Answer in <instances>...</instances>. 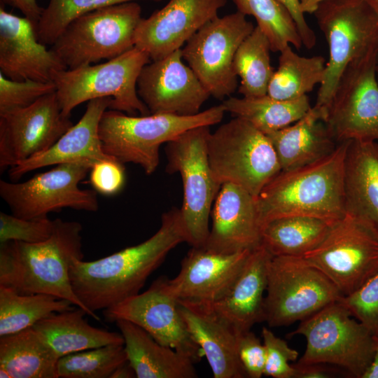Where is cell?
I'll return each instance as SVG.
<instances>
[{"mask_svg":"<svg viewBox=\"0 0 378 378\" xmlns=\"http://www.w3.org/2000/svg\"><path fill=\"white\" fill-rule=\"evenodd\" d=\"M188 241L180 209L161 216L158 231L150 238L93 261L74 260L69 276L73 290L93 318L95 314L139 293L149 276L176 246Z\"/></svg>","mask_w":378,"mask_h":378,"instance_id":"1","label":"cell"},{"mask_svg":"<svg viewBox=\"0 0 378 378\" xmlns=\"http://www.w3.org/2000/svg\"><path fill=\"white\" fill-rule=\"evenodd\" d=\"M53 220L52 232L45 241L1 244L0 286L20 294L43 293L67 300L92 316L75 294L69 276L72 262L84 258L82 224L61 218Z\"/></svg>","mask_w":378,"mask_h":378,"instance_id":"2","label":"cell"},{"mask_svg":"<svg viewBox=\"0 0 378 378\" xmlns=\"http://www.w3.org/2000/svg\"><path fill=\"white\" fill-rule=\"evenodd\" d=\"M349 141L340 142L328 155L307 165L281 171L255 198L259 221L300 216L330 225L346 214L344 162Z\"/></svg>","mask_w":378,"mask_h":378,"instance_id":"3","label":"cell"},{"mask_svg":"<svg viewBox=\"0 0 378 378\" xmlns=\"http://www.w3.org/2000/svg\"><path fill=\"white\" fill-rule=\"evenodd\" d=\"M225 113L222 104L188 116L165 113L136 116L108 108L100 120L99 134L106 155L122 164H137L150 175L159 165L162 144L190 129L216 125Z\"/></svg>","mask_w":378,"mask_h":378,"instance_id":"4","label":"cell"},{"mask_svg":"<svg viewBox=\"0 0 378 378\" xmlns=\"http://www.w3.org/2000/svg\"><path fill=\"white\" fill-rule=\"evenodd\" d=\"M302 5L304 11L313 12L328 47L324 78L314 106L326 119L345 69L378 44V10L369 0H307Z\"/></svg>","mask_w":378,"mask_h":378,"instance_id":"5","label":"cell"},{"mask_svg":"<svg viewBox=\"0 0 378 378\" xmlns=\"http://www.w3.org/2000/svg\"><path fill=\"white\" fill-rule=\"evenodd\" d=\"M148 55L136 48L98 64H87L57 72L52 82L64 115L70 117L79 104L94 99L111 97L110 109L129 115H148L139 97L137 80Z\"/></svg>","mask_w":378,"mask_h":378,"instance_id":"6","label":"cell"},{"mask_svg":"<svg viewBox=\"0 0 378 378\" xmlns=\"http://www.w3.org/2000/svg\"><path fill=\"white\" fill-rule=\"evenodd\" d=\"M207 150L216 181L241 186L255 198L281 172L267 135L240 118L234 117L211 132Z\"/></svg>","mask_w":378,"mask_h":378,"instance_id":"7","label":"cell"},{"mask_svg":"<svg viewBox=\"0 0 378 378\" xmlns=\"http://www.w3.org/2000/svg\"><path fill=\"white\" fill-rule=\"evenodd\" d=\"M306 340L298 365L325 363L344 370L352 377L362 378L371 363L374 335L338 301L300 321L288 337Z\"/></svg>","mask_w":378,"mask_h":378,"instance_id":"8","label":"cell"},{"mask_svg":"<svg viewBox=\"0 0 378 378\" xmlns=\"http://www.w3.org/2000/svg\"><path fill=\"white\" fill-rule=\"evenodd\" d=\"M141 14L136 1L90 12L70 23L50 49L67 69L111 59L134 47Z\"/></svg>","mask_w":378,"mask_h":378,"instance_id":"9","label":"cell"},{"mask_svg":"<svg viewBox=\"0 0 378 378\" xmlns=\"http://www.w3.org/2000/svg\"><path fill=\"white\" fill-rule=\"evenodd\" d=\"M342 296L335 284L302 256L272 255L267 267L264 321L270 327L287 326Z\"/></svg>","mask_w":378,"mask_h":378,"instance_id":"10","label":"cell"},{"mask_svg":"<svg viewBox=\"0 0 378 378\" xmlns=\"http://www.w3.org/2000/svg\"><path fill=\"white\" fill-rule=\"evenodd\" d=\"M210 126L190 129L167 142L166 172L181 177L183 198L180 209L188 241L204 247L208 239L211 207L221 185L212 174L207 144Z\"/></svg>","mask_w":378,"mask_h":378,"instance_id":"11","label":"cell"},{"mask_svg":"<svg viewBox=\"0 0 378 378\" xmlns=\"http://www.w3.org/2000/svg\"><path fill=\"white\" fill-rule=\"evenodd\" d=\"M302 257L322 272L343 296L348 295L378 271V232L346 213L331 225L323 241Z\"/></svg>","mask_w":378,"mask_h":378,"instance_id":"12","label":"cell"},{"mask_svg":"<svg viewBox=\"0 0 378 378\" xmlns=\"http://www.w3.org/2000/svg\"><path fill=\"white\" fill-rule=\"evenodd\" d=\"M378 44L351 62L336 86L324 120L339 144L378 142Z\"/></svg>","mask_w":378,"mask_h":378,"instance_id":"13","label":"cell"},{"mask_svg":"<svg viewBox=\"0 0 378 378\" xmlns=\"http://www.w3.org/2000/svg\"><path fill=\"white\" fill-rule=\"evenodd\" d=\"M91 168L81 163L60 164L24 182L1 180L0 197L13 215L25 219L48 217L64 208L95 212L97 192L79 186Z\"/></svg>","mask_w":378,"mask_h":378,"instance_id":"14","label":"cell"},{"mask_svg":"<svg viewBox=\"0 0 378 378\" xmlns=\"http://www.w3.org/2000/svg\"><path fill=\"white\" fill-rule=\"evenodd\" d=\"M255 27L237 11L216 16L202 26L181 48L183 60L211 96L223 100L238 86L233 69L236 52Z\"/></svg>","mask_w":378,"mask_h":378,"instance_id":"15","label":"cell"},{"mask_svg":"<svg viewBox=\"0 0 378 378\" xmlns=\"http://www.w3.org/2000/svg\"><path fill=\"white\" fill-rule=\"evenodd\" d=\"M73 125L55 92L0 113L1 172L48 150Z\"/></svg>","mask_w":378,"mask_h":378,"instance_id":"16","label":"cell"},{"mask_svg":"<svg viewBox=\"0 0 378 378\" xmlns=\"http://www.w3.org/2000/svg\"><path fill=\"white\" fill-rule=\"evenodd\" d=\"M103 314L108 322L124 319L134 323L158 343L188 356L195 363L204 356L188 332L178 300L169 291L165 276L157 279L144 293L104 309Z\"/></svg>","mask_w":378,"mask_h":378,"instance_id":"17","label":"cell"},{"mask_svg":"<svg viewBox=\"0 0 378 378\" xmlns=\"http://www.w3.org/2000/svg\"><path fill=\"white\" fill-rule=\"evenodd\" d=\"M137 92L150 113L183 116L200 113L211 96L183 62L181 49L146 64L137 80Z\"/></svg>","mask_w":378,"mask_h":378,"instance_id":"18","label":"cell"},{"mask_svg":"<svg viewBox=\"0 0 378 378\" xmlns=\"http://www.w3.org/2000/svg\"><path fill=\"white\" fill-rule=\"evenodd\" d=\"M227 0H169L148 18H141L134 34V46L151 61L181 49L206 22L218 16Z\"/></svg>","mask_w":378,"mask_h":378,"instance_id":"19","label":"cell"},{"mask_svg":"<svg viewBox=\"0 0 378 378\" xmlns=\"http://www.w3.org/2000/svg\"><path fill=\"white\" fill-rule=\"evenodd\" d=\"M251 251L220 253L192 246L182 260L176 276L167 279L168 288L181 301L217 302L230 291Z\"/></svg>","mask_w":378,"mask_h":378,"instance_id":"20","label":"cell"},{"mask_svg":"<svg viewBox=\"0 0 378 378\" xmlns=\"http://www.w3.org/2000/svg\"><path fill=\"white\" fill-rule=\"evenodd\" d=\"M57 55L41 43L36 24L0 7V73L14 80L52 82L66 69Z\"/></svg>","mask_w":378,"mask_h":378,"instance_id":"21","label":"cell"},{"mask_svg":"<svg viewBox=\"0 0 378 378\" xmlns=\"http://www.w3.org/2000/svg\"><path fill=\"white\" fill-rule=\"evenodd\" d=\"M212 225L204 248L220 253L252 251L261 246L255 198L237 185H221L211 210Z\"/></svg>","mask_w":378,"mask_h":378,"instance_id":"22","label":"cell"},{"mask_svg":"<svg viewBox=\"0 0 378 378\" xmlns=\"http://www.w3.org/2000/svg\"><path fill=\"white\" fill-rule=\"evenodd\" d=\"M111 102V97L89 101L78 122L50 148L10 168V179L17 181L26 174L45 167L81 163L92 167L101 160L113 158L104 152L99 134L100 120Z\"/></svg>","mask_w":378,"mask_h":378,"instance_id":"23","label":"cell"},{"mask_svg":"<svg viewBox=\"0 0 378 378\" xmlns=\"http://www.w3.org/2000/svg\"><path fill=\"white\" fill-rule=\"evenodd\" d=\"M186 327L202 349L214 378L247 377L240 362L238 335L206 304L178 300Z\"/></svg>","mask_w":378,"mask_h":378,"instance_id":"24","label":"cell"},{"mask_svg":"<svg viewBox=\"0 0 378 378\" xmlns=\"http://www.w3.org/2000/svg\"><path fill=\"white\" fill-rule=\"evenodd\" d=\"M272 257L262 244L252 250L230 291L218 301L205 304L238 335L264 321L267 267Z\"/></svg>","mask_w":378,"mask_h":378,"instance_id":"25","label":"cell"},{"mask_svg":"<svg viewBox=\"0 0 378 378\" xmlns=\"http://www.w3.org/2000/svg\"><path fill=\"white\" fill-rule=\"evenodd\" d=\"M344 189L346 213L378 232V142L349 141Z\"/></svg>","mask_w":378,"mask_h":378,"instance_id":"26","label":"cell"},{"mask_svg":"<svg viewBox=\"0 0 378 378\" xmlns=\"http://www.w3.org/2000/svg\"><path fill=\"white\" fill-rule=\"evenodd\" d=\"M323 113L314 106L300 119L267 135L281 171L313 163L332 153L337 143L331 136Z\"/></svg>","mask_w":378,"mask_h":378,"instance_id":"27","label":"cell"},{"mask_svg":"<svg viewBox=\"0 0 378 378\" xmlns=\"http://www.w3.org/2000/svg\"><path fill=\"white\" fill-rule=\"evenodd\" d=\"M124 338L129 363L137 378H196L195 363L163 346L139 326L124 319L115 321Z\"/></svg>","mask_w":378,"mask_h":378,"instance_id":"28","label":"cell"},{"mask_svg":"<svg viewBox=\"0 0 378 378\" xmlns=\"http://www.w3.org/2000/svg\"><path fill=\"white\" fill-rule=\"evenodd\" d=\"M85 310L76 307L54 313L32 328L59 358L108 344H124L121 333L92 326L84 316Z\"/></svg>","mask_w":378,"mask_h":378,"instance_id":"29","label":"cell"},{"mask_svg":"<svg viewBox=\"0 0 378 378\" xmlns=\"http://www.w3.org/2000/svg\"><path fill=\"white\" fill-rule=\"evenodd\" d=\"M58 360L32 327L0 337V369L10 378H58Z\"/></svg>","mask_w":378,"mask_h":378,"instance_id":"30","label":"cell"},{"mask_svg":"<svg viewBox=\"0 0 378 378\" xmlns=\"http://www.w3.org/2000/svg\"><path fill=\"white\" fill-rule=\"evenodd\" d=\"M330 226L325 220L309 216L275 218L262 226L261 244L273 256H302L323 241Z\"/></svg>","mask_w":378,"mask_h":378,"instance_id":"31","label":"cell"},{"mask_svg":"<svg viewBox=\"0 0 378 378\" xmlns=\"http://www.w3.org/2000/svg\"><path fill=\"white\" fill-rule=\"evenodd\" d=\"M225 112L244 119L265 134L288 127L312 108L307 95L280 100L266 94L258 97H229L221 104Z\"/></svg>","mask_w":378,"mask_h":378,"instance_id":"32","label":"cell"},{"mask_svg":"<svg viewBox=\"0 0 378 378\" xmlns=\"http://www.w3.org/2000/svg\"><path fill=\"white\" fill-rule=\"evenodd\" d=\"M278 67L270 82L267 95L280 100H292L307 95L322 83L326 61L322 56L298 55L288 45L280 52Z\"/></svg>","mask_w":378,"mask_h":378,"instance_id":"33","label":"cell"},{"mask_svg":"<svg viewBox=\"0 0 378 378\" xmlns=\"http://www.w3.org/2000/svg\"><path fill=\"white\" fill-rule=\"evenodd\" d=\"M70 301L43 294H20L0 286V337L32 327L56 312L73 308Z\"/></svg>","mask_w":378,"mask_h":378,"instance_id":"34","label":"cell"},{"mask_svg":"<svg viewBox=\"0 0 378 378\" xmlns=\"http://www.w3.org/2000/svg\"><path fill=\"white\" fill-rule=\"evenodd\" d=\"M270 41L257 26L242 41L233 61L235 74L240 78L239 92L244 97L267 94L274 69L271 65Z\"/></svg>","mask_w":378,"mask_h":378,"instance_id":"35","label":"cell"},{"mask_svg":"<svg viewBox=\"0 0 378 378\" xmlns=\"http://www.w3.org/2000/svg\"><path fill=\"white\" fill-rule=\"evenodd\" d=\"M237 11L253 16L257 27L268 38L272 52L290 45L299 50L303 45L289 11L278 0H232Z\"/></svg>","mask_w":378,"mask_h":378,"instance_id":"36","label":"cell"},{"mask_svg":"<svg viewBox=\"0 0 378 378\" xmlns=\"http://www.w3.org/2000/svg\"><path fill=\"white\" fill-rule=\"evenodd\" d=\"M127 361L124 344H108L59 358L57 372L58 378H111Z\"/></svg>","mask_w":378,"mask_h":378,"instance_id":"37","label":"cell"},{"mask_svg":"<svg viewBox=\"0 0 378 378\" xmlns=\"http://www.w3.org/2000/svg\"><path fill=\"white\" fill-rule=\"evenodd\" d=\"M137 1L50 0L36 24L38 40L45 45L52 46L68 25L78 18L104 7Z\"/></svg>","mask_w":378,"mask_h":378,"instance_id":"38","label":"cell"},{"mask_svg":"<svg viewBox=\"0 0 378 378\" xmlns=\"http://www.w3.org/2000/svg\"><path fill=\"white\" fill-rule=\"evenodd\" d=\"M55 92L56 87L53 82L14 80L0 73V113L27 106Z\"/></svg>","mask_w":378,"mask_h":378,"instance_id":"39","label":"cell"},{"mask_svg":"<svg viewBox=\"0 0 378 378\" xmlns=\"http://www.w3.org/2000/svg\"><path fill=\"white\" fill-rule=\"evenodd\" d=\"M339 302L350 314L378 337V271L352 293Z\"/></svg>","mask_w":378,"mask_h":378,"instance_id":"40","label":"cell"},{"mask_svg":"<svg viewBox=\"0 0 378 378\" xmlns=\"http://www.w3.org/2000/svg\"><path fill=\"white\" fill-rule=\"evenodd\" d=\"M54 220L48 217L25 219L0 212V243L10 241L29 244L48 239L53 230Z\"/></svg>","mask_w":378,"mask_h":378,"instance_id":"41","label":"cell"},{"mask_svg":"<svg viewBox=\"0 0 378 378\" xmlns=\"http://www.w3.org/2000/svg\"><path fill=\"white\" fill-rule=\"evenodd\" d=\"M261 335L266 353L264 375L273 378H293L295 368L290 363L298 359V351L266 327L262 328Z\"/></svg>","mask_w":378,"mask_h":378,"instance_id":"42","label":"cell"},{"mask_svg":"<svg viewBox=\"0 0 378 378\" xmlns=\"http://www.w3.org/2000/svg\"><path fill=\"white\" fill-rule=\"evenodd\" d=\"M125 181L123 164L114 158L95 163L90 172V183L97 192L113 195L122 188Z\"/></svg>","mask_w":378,"mask_h":378,"instance_id":"43","label":"cell"},{"mask_svg":"<svg viewBox=\"0 0 378 378\" xmlns=\"http://www.w3.org/2000/svg\"><path fill=\"white\" fill-rule=\"evenodd\" d=\"M237 351L247 377L260 378L264 375L265 348L253 332L248 330L238 336Z\"/></svg>","mask_w":378,"mask_h":378,"instance_id":"44","label":"cell"},{"mask_svg":"<svg viewBox=\"0 0 378 378\" xmlns=\"http://www.w3.org/2000/svg\"><path fill=\"white\" fill-rule=\"evenodd\" d=\"M289 11L300 33L302 45L307 49L312 48L316 41L314 30L307 22L302 3L300 0H278Z\"/></svg>","mask_w":378,"mask_h":378,"instance_id":"45","label":"cell"},{"mask_svg":"<svg viewBox=\"0 0 378 378\" xmlns=\"http://www.w3.org/2000/svg\"><path fill=\"white\" fill-rule=\"evenodd\" d=\"M293 366L295 368L293 378H331L337 375L348 374L344 370L339 367L325 363L301 365L293 363Z\"/></svg>","mask_w":378,"mask_h":378,"instance_id":"46","label":"cell"},{"mask_svg":"<svg viewBox=\"0 0 378 378\" xmlns=\"http://www.w3.org/2000/svg\"><path fill=\"white\" fill-rule=\"evenodd\" d=\"M2 4L9 5L20 10L24 17L37 24L43 8L36 0H1Z\"/></svg>","mask_w":378,"mask_h":378,"instance_id":"47","label":"cell"},{"mask_svg":"<svg viewBox=\"0 0 378 378\" xmlns=\"http://www.w3.org/2000/svg\"><path fill=\"white\" fill-rule=\"evenodd\" d=\"M374 350L371 363L362 378H378V337L374 336Z\"/></svg>","mask_w":378,"mask_h":378,"instance_id":"48","label":"cell"},{"mask_svg":"<svg viewBox=\"0 0 378 378\" xmlns=\"http://www.w3.org/2000/svg\"><path fill=\"white\" fill-rule=\"evenodd\" d=\"M136 377L133 368L128 360L119 366L112 374L111 378H134Z\"/></svg>","mask_w":378,"mask_h":378,"instance_id":"49","label":"cell"},{"mask_svg":"<svg viewBox=\"0 0 378 378\" xmlns=\"http://www.w3.org/2000/svg\"><path fill=\"white\" fill-rule=\"evenodd\" d=\"M369 1L378 10V0H369Z\"/></svg>","mask_w":378,"mask_h":378,"instance_id":"50","label":"cell"},{"mask_svg":"<svg viewBox=\"0 0 378 378\" xmlns=\"http://www.w3.org/2000/svg\"><path fill=\"white\" fill-rule=\"evenodd\" d=\"M377 79H378V65H377Z\"/></svg>","mask_w":378,"mask_h":378,"instance_id":"51","label":"cell"}]
</instances>
